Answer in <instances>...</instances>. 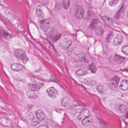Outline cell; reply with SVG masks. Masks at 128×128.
Returning a JSON list of instances; mask_svg holds the SVG:
<instances>
[{"mask_svg": "<svg viewBox=\"0 0 128 128\" xmlns=\"http://www.w3.org/2000/svg\"><path fill=\"white\" fill-rule=\"evenodd\" d=\"M14 54L18 59L21 60L24 64L26 63L29 60L26 52L23 49H18L16 50Z\"/></svg>", "mask_w": 128, "mask_h": 128, "instance_id": "1", "label": "cell"}, {"mask_svg": "<svg viewBox=\"0 0 128 128\" xmlns=\"http://www.w3.org/2000/svg\"><path fill=\"white\" fill-rule=\"evenodd\" d=\"M53 21L51 18L44 19L42 20L40 23L41 29L44 31H47L52 26Z\"/></svg>", "mask_w": 128, "mask_h": 128, "instance_id": "2", "label": "cell"}, {"mask_svg": "<svg viewBox=\"0 0 128 128\" xmlns=\"http://www.w3.org/2000/svg\"><path fill=\"white\" fill-rule=\"evenodd\" d=\"M72 42L71 39L68 38H65L60 40V46L61 49L66 50L72 45Z\"/></svg>", "mask_w": 128, "mask_h": 128, "instance_id": "3", "label": "cell"}, {"mask_svg": "<svg viewBox=\"0 0 128 128\" xmlns=\"http://www.w3.org/2000/svg\"><path fill=\"white\" fill-rule=\"evenodd\" d=\"M61 37L60 34H58L57 30L55 28H53L49 33V37L54 42L58 41Z\"/></svg>", "mask_w": 128, "mask_h": 128, "instance_id": "4", "label": "cell"}, {"mask_svg": "<svg viewBox=\"0 0 128 128\" xmlns=\"http://www.w3.org/2000/svg\"><path fill=\"white\" fill-rule=\"evenodd\" d=\"M47 94L50 98L55 99L59 96L57 90L54 87H50L46 90Z\"/></svg>", "mask_w": 128, "mask_h": 128, "instance_id": "5", "label": "cell"}, {"mask_svg": "<svg viewBox=\"0 0 128 128\" xmlns=\"http://www.w3.org/2000/svg\"><path fill=\"white\" fill-rule=\"evenodd\" d=\"M84 14V10L82 6H78L77 8L75 16L78 20H81L83 18Z\"/></svg>", "mask_w": 128, "mask_h": 128, "instance_id": "6", "label": "cell"}, {"mask_svg": "<svg viewBox=\"0 0 128 128\" xmlns=\"http://www.w3.org/2000/svg\"><path fill=\"white\" fill-rule=\"evenodd\" d=\"M36 16L40 18H43L45 16L44 8L42 5H38L36 7Z\"/></svg>", "mask_w": 128, "mask_h": 128, "instance_id": "7", "label": "cell"}, {"mask_svg": "<svg viewBox=\"0 0 128 128\" xmlns=\"http://www.w3.org/2000/svg\"><path fill=\"white\" fill-rule=\"evenodd\" d=\"M43 85V84L41 83H38L34 84H29L28 85V87L30 90L36 91L39 90Z\"/></svg>", "mask_w": 128, "mask_h": 128, "instance_id": "8", "label": "cell"}, {"mask_svg": "<svg viewBox=\"0 0 128 128\" xmlns=\"http://www.w3.org/2000/svg\"><path fill=\"white\" fill-rule=\"evenodd\" d=\"M90 114V111L87 108H84L80 114L78 115V119L79 120H83L87 117Z\"/></svg>", "mask_w": 128, "mask_h": 128, "instance_id": "9", "label": "cell"}, {"mask_svg": "<svg viewBox=\"0 0 128 128\" xmlns=\"http://www.w3.org/2000/svg\"><path fill=\"white\" fill-rule=\"evenodd\" d=\"M74 57L78 61L84 62L86 60L85 54H84V52H77L76 54H75Z\"/></svg>", "mask_w": 128, "mask_h": 128, "instance_id": "10", "label": "cell"}, {"mask_svg": "<svg viewBox=\"0 0 128 128\" xmlns=\"http://www.w3.org/2000/svg\"><path fill=\"white\" fill-rule=\"evenodd\" d=\"M11 68L15 72H20L25 69V67L21 64L17 63L12 64L11 66Z\"/></svg>", "mask_w": 128, "mask_h": 128, "instance_id": "11", "label": "cell"}, {"mask_svg": "<svg viewBox=\"0 0 128 128\" xmlns=\"http://www.w3.org/2000/svg\"><path fill=\"white\" fill-rule=\"evenodd\" d=\"M123 36L120 34H118L114 39L113 43L116 46L121 44L123 41Z\"/></svg>", "mask_w": 128, "mask_h": 128, "instance_id": "12", "label": "cell"}, {"mask_svg": "<svg viewBox=\"0 0 128 128\" xmlns=\"http://www.w3.org/2000/svg\"><path fill=\"white\" fill-rule=\"evenodd\" d=\"M35 114L37 119L39 120H43L45 119V114L42 110H38L36 111Z\"/></svg>", "mask_w": 128, "mask_h": 128, "instance_id": "13", "label": "cell"}, {"mask_svg": "<svg viewBox=\"0 0 128 128\" xmlns=\"http://www.w3.org/2000/svg\"><path fill=\"white\" fill-rule=\"evenodd\" d=\"M88 72V69L86 67H82L76 70V74L79 76H84Z\"/></svg>", "mask_w": 128, "mask_h": 128, "instance_id": "14", "label": "cell"}, {"mask_svg": "<svg viewBox=\"0 0 128 128\" xmlns=\"http://www.w3.org/2000/svg\"><path fill=\"white\" fill-rule=\"evenodd\" d=\"M93 121V119L92 117L88 116L82 120V124L85 126H88L91 125Z\"/></svg>", "mask_w": 128, "mask_h": 128, "instance_id": "15", "label": "cell"}, {"mask_svg": "<svg viewBox=\"0 0 128 128\" xmlns=\"http://www.w3.org/2000/svg\"><path fill=\"white\" fill-rule=\"evenodd\" d=\"M27 96L29 98L36 99L38 97V94L36 93V91L32 90H29L27 93Z\"/></svg>", "mask_w": 128, "mask_h": 128, "instance_id": "16", "label": "cell"}, {"mask_svg": "<svg viewBox=\"0 0 128 128\" xmlns=\"http://www.w3.org/2000/svg\"><path fill=\"white\" fill-rule=\"evenodd\" d=\"M102 18L105 23L109 26H113L114 24V21L110 18L106 16H102Z\"/></svg>", "mask_w": 128, "mask_h": 128, "instance_id": "17", "label": "cell"}, {"mask_svg": "<svg viewBox=\"0 0 128 128\" xmlns=\"http://www.w3.org/2000/svg\"><path fill=\"white\" fill-rule=\"evenodd\" d=\"M84 83L86 84V85L89 86H94L96 84V82L92 78H84Z\"/></svg>", "mask_w": 128, "mask_h": 128, "instance_id": "18", "label": "cell"}, {"mask_svg": "<svg viewBox=\"0 0 128 128\" xmlns=\"http://www.w3.org/2000/svg\"><path fill=\"white\" fill-rule=\"evenodd\" d=\"M120 88L123 90H128V80H123L120 84Z\"/></svg>", "mask_w": 128, "mask_h": 128, "instance_id": "19", "label": "cell"}, {"mask_svg": "<svg viewBox=\"0 0 128 128\" xmlns=\"http://www.w3.org/2000/svg\"><path fill=\"white\" fill-rule=\"evenodd\" d=\"M104 32V30L101 26H98L95 28V32L96 36H102Z\"/></svg>", "mask_w": 128, "mask_h": 128, "instance_id": "20", "label": "cell"}, {"mask_svg": "<svg viewBox=\"0 0 128 128\" xmlns=\"http://www.w3.org/2000/svg\"><path fill=\"white\" fill-rule=\"evenodd\" d=\"M0 36L6 40L10 39L12 37L10 34L2 30H0Z\"/></svg>", "mask_w": 128, "mask_h": 128, "instance_id": "21", "label": "cell"}, {"mask_svg": "<svg viewBox=\"0 0 128 128\" xmlns=\"http://www.w3.org/2000/svg\"><path fill=\"white\" fill-rule=\"evenodd\" d=\"M97 91L101 94H104L107 91V89L102 84H99L96 87Z\"/></svg>", "mask_w": 128, "mask_h": 128, "instance_id": "22", "label": "cell"}, {"mask_svg": "<svg viewBox=\"0 0 128 128\" xmlns=\"http://www.w3.org/2000/svg\"><path fill=\"white\" fill-rule=\"evenodd\" d=\"M126 58L124 57L121 56L120 55H115L114 56V60L116 63L121 64L124 61Z\"/></svg>", "mask_w": 128, "mask_h": 128, "instance_id": "23", "label": "cell"}, {"mask_svg": "<svg viewBox=\"0 0 128 128\" xmlns=\"http://www.w3.org/2000/svg\"><path fill=\"white\" fill-rule=\"evenodd\" d=\"M70 100L67 97H64L62 99L61 104L63 107H66L70 104Z\"/></svg>", "mask_w": 128, "mask_h": 128, "instance_id": "24", "label": "cell"}, {"mask_svg": "<svg viewBox=\"0 0 128 128\" xmlns=\"http://www.w3.org/2000/svg\"><path fill=\"white\" fill-rule=\"evenodd\" d=\"M99 21L98 19H94L90 25V28H91L92 30H95V28L97 27L96 26L99 22Z\"/></svg>", "mask_w": 128, "mask_h": 128, "instance_id": "25", "label": "cell"}, {"mask_svg": "<svg viewBox=\"0 0 128 128\" xmlns=\"http://www.w3.org/2000/svg\"><path fill=\"white\" fill-rule=\"evenodd\" d=\"M118 85L116 83L112 81L108 84V87L110 89L113 90H117Z\"/></svg>", "mask_w": 128, "mask_h": 128, "instance_id": "26", "label": "cell"}, {"mask_svg": "<svg viewBox=\"0 0 128 128\" xmlns=\"http://www.w3.org/2000/svg\"><path fill=\"white\" fill-rule=\"evenodd\" d=\"M63 7L65 10H68L70 6V0H64L62 3Z\"/></svg>", "mask_w": 128, "mask_h": 128, "instance_id": "27", "label": "cell"}, {"mask_svg": "<svg viewBox=\"0 0 128 128\" xmlns=\"http://www.w3.org/2000/svg\"><path fill=\"white\" fill-rule=\"evenodd\" d=\"M89 69L92 73H95L96 72V67L94 64L92 63L90 64L89 66Z\"/></svg>", "mask_w": 128, "mask_h": 128, "instance_id": "28", "label": "cell"}, {"mask_svg": "<svg viewBox=\"0 0 128 128\" xmlns=\"http://www.w3.org/2000/svg\"><path fill=\"white\" fill-rule=\"evenodd\" d=\"M126 106L124 105V104H121L120 106L119 107V110L120 113H124L126 112Z\"/></svg>", "mask_w": 128, "mask_h": 128, "instance_id": "29", "label": "cell"}, {"mask_svg": "<svg viewBox=\"0 0 128 128\" xmlns=\"http://www.w3.org/2000/svg\"><path fill=\"white\" fill-rule=\"evenodd\" d=\"M114 34H113L112 32H111L107 36V38H106V41L107 42H109L113 38Z\"/></svg>", "mask_w": 128, "mask_h": 128, "instance_id": "30", "label": "cell"}, {"mask_svg": "<svg viewBox=\"0 0 128 128\" xmlns=\"http://www.w3.org/2000/svg\"><path fill=\"white\" fill-rule=\"evenodd\" d=\"M128 46L126 45V46H124L121 49V51L123 54H124L125 55L127 56L128 55Z\"/></svg>", "mask_w": 128, "mask_h": 128, "instance_id": "31", "label": "cell"}, {"mask_svg": "<svg viewBox=\"0 0 128 128\" xmlns=\"http://www.w3.org/2000/svg\"><path fill=\"white\" fill-rule=\"evenodd\" d=\"M119 2V0H110L109 1V4L110 6H116Z\"/></svg>", "mask_w": 128, "mask_h": 128, "instance_id": "32", "label": "cell"}, {"mask_svg": "<svg viewBox=\"0 0 128 128\" xmlns=\"http://www.w3.org/2000/svg\"><path fill=\"white\" fill-rule=\"evenodd\" d=\"M120 79L119 77L117 76H114L113 78H112L111 81H112L116 83L117 84H118L119 82H120Z\"/></svg>", "mask_w": 128, "mask_h": 128, "instance_id": "33", "label": "cell"}, {"mask_svg": "<svg viewBox=\"0 0 128 128\" xmlns=\"http://www.w3.org/2000/svg\"><path fill=\"white\" fill-rule=\"evenodd\" d=\"M123 10V7H122V8L120 9V10L116 14L114 18L116 19H117V18H120V16H121V14H122V11Z\"/></svg>", "mask_w": 128, "mask_h": 128, "instance_id": "34", "label": "cell"}, {"mask_svg": "<svg viewBox=\"0 0 128 128\" xmlns=\"http://www.w3.org/2000/svg\"><path fill=\"white\" fill-rule=\"evenodd\" d=\"M28 116L30 118V119L31 120H33L34 119V114L32 112H30L28 114Z\"/></svg>", "mask_w": 128, "mask_h": 128, "instance_id": "35", "label": "cell"}, {"mask_svg": "<svg viewBox=\"0 0 128 128\" xmlns=\"http://www.w3.org/2000/svg\"><path fill=\"white\" fill-rule=\"evenodd\" d=\"M38 128H48V127L47 126V125L42 124V125L38 127Z\"/></svg>", "mask_w": 128, "mask_h": 128, "instance_id": "36", "label": "cell"}, {"mask_svg": "<svg viewBox=\"0 0 128 128\" xmlns=\"http://www.w3.org/2000/svg\"><path fill=\"white\" fill-rule=\"evenodd\" d=\"M39 122H38L37 121H34V122H32V125L33 126H36V125H37L39 123Z\"/></svg>", "mask_w": 128, "mask_h": 128, "instance_id": "37", "label": "cell"}]
</instances>
